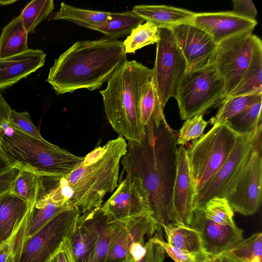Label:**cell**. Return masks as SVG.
Returning <instances> with one entry per match:
<instances>
[{"mask_svg":"<svg viewBox=\"0 0 262 262\" xmlns=\"http://www.w3.org/2000/svg\"><path fill=\"white\" fill-rule=\"evenodd\" d=\"M177 135L159 106L145 126L142 141H127V150L121 160L126 175L141 180L152 216L161 227L178 225L173 205Z\"/></svg>","mask_w":262,"mask_h":262,"instance_id":"obj_1","label":"cell"},{"mask_svg":"<svg viewBox=\"0 0 262 262\" xmlns=\"http://www.w3.org/2000/svg\"><path fill=\"white\" fill-rule=\"evenodd\" d=\"M126 150L127 142L121 136L96 147L70 173L55 177L53 198L77 207L81 214L101 207L105 195L118 186L120 164Z\"/></svg>","mask_w":262,"mask_h":262,"instance_id":"obj_2","label":"cell"},{"mask_svg":"<svg viewBox=\"0 0 262 262\" xmlns=\"http://www.w3.org/2000/svg\"><path fill=\"white\" fill-rule=\"evenodd\" d=\"M123 41H78L54 60L47 81L57 95L99 89L127 60Z\"/></svg>","mask_w":262,"mask_h":262,"instance_id":"obj_3","label":"cell"},{"mask_svg":"<svg viewBox=\"0 0 262 262\" xmlns=\"http://www.w3.org/2000/svg\"><path fill=\"white\" fill-rule=\"evenodd\" d=\"M152 75V69L126 60L107 81L106 88L100 91L109 123L127 141L142 140L145 127L141 120L140 101Z\"/></svg>","mask_w":262,"mask_h":262,"instance_id":"obj_4","label":"cell"},{"mask_svg":"<svg viewBox=\"0 0 262 262\" xmlns=\"http://www.w3.org/2000/svg\"><path fill=\"white\" fill-rule=\"evenodd\" d=\"M0 154L11 167L56 176L68 174L83 159L45 139L18 130L7 122L0 128Z\"/></svg>","mask_w":262,"mask_h":262,"instance_id":"obj_5","label":"cell"},{"mask_svg":"<svg viewBox=\"0 0 262 262\" xmlns=\"http://www.w3.org/2000/svg\"><path fill=\"white\" fill-rule=\"evenodd\" d=\"M237 136L226 123H217L186 149L195 196L226 161Z\"/></svg>","mask_w":262,"mask_h":262,"instance_id":"obj_6","label":"cell"},{"mask_svg":"<svg viewBox=\"0 0 262 262\" xmlns=\"http://www.w3.org/2000/svg\"><path fill=\"white\" fill-rule=\"evenodd\" d=\"M226 98L224 81L211 65L186 72L179 83L175 99L181 118L186 120L205 114Z\"/></svg>","mask_w":262,"mask_h":262,"instance_id":"obj_7","label":"cell"},{"mask_svg":"<svg viewBox=\"0 0 262 262\" xmlns=\"http://www.w3.org/2000/svg\"><path fill=\"white\" fill-rule=\"evenodd\" d=\"M80 215L76 206L57 214L35 234L25 239L13 262H50L62 242L71 236Z\"/></svg>","mask_w":262,"mask_h":262,"instance_id":"obj_8","label":"cell"},{"mask_svg":"<svg viewBox=\"0 0 262 262\" xmlns=\"http://www.w3.org/2000/svg\"><path fill=\"white\" fill-rule=\"evenodd\" d=\"M152 78L164 108L171 97L175 98L179 83L187 70L185 58L169 29H159Z\"/></svg>","mask_w":262,"mask_h":262,"instance_id":"obj_9","label":"cell"},{"mask_svg":"<svg viewBox=\"0 0 262 262\" xmlns=\"http://www.w3.org/2000/svg\"><path fill=\"white\" fill-rule=\"evenodd\" d=\"M261 123L257 129L250 158L225 198L233 211L246 216L257 212L261 203Z\"/></svg>","mask_w":262,"mask_h":262,"instance_id":"obj_10","label":"cell"},{"mask_svg":"<svg viewBox=\"0 0 262 262\" xmlns=\"http://www.w3.org/2000/svg\"><path fill=\"white\" fill-rule=\"evenodd\" d=\"M259 37L248 31L217 44L214 67L223 80L227 97L239 82L251 58Z\"/></svg>","mask_w":262,"mask_h":262,"instance_id":"obj_11","label":"cell"},{"mask_svg":"<svg viewBox=\"0 0 262 262\" xmlns=\"http://www.w3.org/2000/svg\"><path fill=\"white\" fill-rule=\"evenodd\" d=\"M256 133L257 130L238 135L235 146L226 161L195 196L193 210L202 207L213 198L226 197L250 158Z\"/></svg>","mask_w":262,"mask_h":262,"instance_id":"obj_12","label":"cell"},{"mask_svg":"<svg viewBox=\"0 0 262 262\" xmlns=\"http://www.w3.org/2000/svg\"><path fill=\"white\" fill-rule=\"evenodd\" d=\"M101 208L109 224L145 215L152 216L148 195L141 180L127 175Z\"/></svg>","mask_w":262,"mask_h":262,"instance_id":"obj_13","label":"cell"},{"mask_svg":"<svg viewBox=\"0 0 262 262\" xmlns=\"http://www.w3.org/2000/svg\"><path fill=\"white\" fill-rule=\"evenodd\" d=\"M169 29L185 58L186 72L213 65L217 45L206 32L191 24L179 25Z\"/></svg>","mask_w":262,"mask_h":262,"instance_id":"obj_14","label":"cell"},{"mask_svg":"<svg viewBox=\"0 0 262 262\" xmlns=\"http://www.w3.org/2000/svg\"><path fill=\"white\" fill-rule=\"evenodd\" d=\"M189 226L199 232L205 252L213 255L222 254L244 239L242 229L210 220L201 208L193 210Z\"/></svg>","mask_w":262,"mask_h":262,"instance_id":"obj_15","label":"cell"},{"mask_svg":"<svg viewBox=\"0 0 262 262\" xmlns=\"http://www.w3.org/2000/svg\"><path fill=\"white\" fill-rule=\"evenodd\" d=\"M191 24L206 32L217 45L233 36L252 32L257 23L239 16L232 11L196 13Z\"/></svg>","mask_w":262,"mask_h":262,"instance_id":"obj_16","label":"cell"},{"mask_svg":"<svg viewBox=\"0 0 262 262\" xmlns=\"http://www.w3.org/2000/svg\"><path fill=\"white\" fill-rule=\"evenodd\" d=\"M195 192L186 149L177 148V168L173 191V205L178 225L189 226L193 213Z\"/></svg>","mask_w":262,"mask_h":262,"instance_id":"obj_17","label":"cell"},{"mask_svg":"<svg viewBox=\"0 0 262 262\" xmlns=\"http://www.w3.org/2000/svg\"><path fill=\"white\" fill-rule=\"evenodd\" d=\"M107 219L101 207L81 214L70 237L75 262H90L100 231Z\"/></svg>","mask_w":262,"mask_h":262,"instance_id":"obj_18","label":"cell"},{"mask_svg":"<svg viewBox=\"0 0 262 262\" xmlns=\"http://www.w3.org/2000/svg\"><path fill=\"white\" fill-rule=\"evenodd\" d=\"M159 226L151 215L122 222V228L111 243L105 262H125L130 245L134 242L145 243V237L152 236Z\"/></svg>","mask_w":262,"mask_h":262,"instance_id":"obj_19","label":"cell"},{"mask_svg":"<svg viewBox=\"0 0 262 262\" xmlns=\"http://www.w3.org/2000/svg\"><path fill=\"white\" fill-rule=\"evenodd\" d=\"M46 57L42 50L29 49L22 53L0 58V90L13 85L42 67Z\"/></svg>","mask_w":262,"mask_h":262,"instance_id":"obj_20","label":"cell"},{"mask_svg":"<svg viewBox=\"0 0 262 262\" xmlns=\"http://www.w3.org/2000/svg\"><path fill=\"white\" fill-rule=\"evenodd\" d=\"M132 10L144 21L152 23L159 29H170L179 25L191 24L196 13L165 5H136Z\"/></svg>","mask_w":262,"mask_h":262,"instance_id":"obj_21","label":"cell"},{"mask_svg":"<svg viewBox=\"0 0 262 262\" xmlns=\"http://www.w3.org/2000/svg\"><path fill=\"white\" fill-rule=\"evenodd\" d=\"M32 205L10 190L0 196V246L11 237Z\"/></svg>","mask_w":262,"mask_h":262,"instance_id":"obj_22","label":"cell"},{"mask_svg":"<svg viewBox=\"0 0 262 262\" xmlns=\"http://www.w3.org/2000/svg\"><path fill=\"white\" fill-rule=\"evenodd\" d=\"M254 94H262V42L259 38L239 82L228 96Z\"/></svg>","mask_w":262,"mask_h":262,"instance_id":"obj_23","label":"cell"},{"mask_svg":"<svg viewBox=\"0 0 262 262\" xmlns=\"http://www.w3.org/2000/svg\"><path fill=\"white\" fill-rule=\"evenodd\" d=\"M27 32L19 15L3 28L0 36V58L28 50Z\"/></svg>","mask_w":262,"mask_h":262,"instance_id":"obj_24","label":"cell"},{"mask_svg":"<svg viewBox=\"0 0 262 262\" xmlns=\"http://www.w3.org/2000/svg\"><path fill=\"white\" fill-rule=\"evenodd\" d=\"M111 12L94 11L75 7L61 3L57 12L50 15L48 20H64L91 29L93 27L106 21Z\"/></svg>","mask_w":262,"mask_h":262,"instance_id":"obj_25","label":"cell"},{"mask_svg":"<svg viewBox=\"0 0 262 262\" xmlns=\"http://www.w3.org/2000/svg\"><path fill=\"white\" fill-rule=\"evenodd\" d=\"M144 21L132 10L123 12H111L106 21L93 27L91 29L99 31L107 38L117 40L130 34Z\"/></svg>","mask_w":262,"mask_h":262,"instance_id":"obj_26","label":"cell"},{"mask_svg":"<svg viewBox=\"0 0 262 262\" xmlns=\"http://www.w3.org/2000/svg\"><path fill=\"white\" fill-rule=\"evenodd\" d=\"M163 228L169 244L192 255L205 252L200 235L195 229L182 225Z\"/></svg>","mask_w":262,"mask_h":262,"instance_id":"obj_27","label":"cell"},{"mask_svg":"<svg viewBox=\"0 0 262 262\" xmlns=\"http://www.w3.org/2000/svg\"><path fill=\"white\" fill-rule=\"evenodd\" d=\"M70 207L49 199L35 201L32 205L25 238L33 235L55 215Z\"/></svg>","mask_w":262,"mask_h":262,"instance_id":"obj_28","label":"cell"},{"mask_svg":"<svg viewBox=\"0 0 262 262\" xmlns=\"http://www.w3.org/2000/svg\"><path fill=\"white\" fill-rule=\"evenodd\" d=\"M262 101V94L228 96L219 105L217 113L209 122L213 125L217 123H225L236 115Z\"/></svg>","mask_w":262,"mask_h":262,"instance_id":"obj_29","label":"cell"},{"mask_svg":"<svg viewBox=\"0 0 262 262\" xmlns=\"http://www.w3.org/2000/svg\"><path fill=\"white\" fill-rule=\"evenodd\" d=\"M221 254L244 262H261L262 233L257 232L243 239Z\"/></svg>","mask_w":262,"mask_h":262,"instance_id":"obj_30","label":"cell"},{"mask_svg":"<svg viewBox=\"0 0 262 262\" xmlns=\"http://www.w3.org/2000/svg\"><path fill=\"white\" fill-rule=\"evenodd\" d=\"M54 8L53 0H33L26 6L20 16L28 34L34 33L37 26L49 16Z\"/></svg>","mask_w":262,"mask_h":262,"instance_id":"obj_31","label":"cell"},{"mask_svg":"<svg viewBox=\"0 0 262 262\" xmlns=\"http://www.w3.org/2000/svg\"><path fill=\"white\" fill-rule=\"evenodd\" d=\"M261 102L246 108L225 123L238 135L255 132L261 123Z\"/></svg>","mask_w":262,"mask_h":262,"instance_id":"obj_32","label":"cell"},{"mask_svg":"<svg viewBox=\"0 0 262 262\" xmlns=\"http://www.w3.org/2000/svg\"><path fill=\"white\" fill-rule=\"evenodd\" d=\"M159 39V29L152 23L146 22L134 29L123 41L125 52L135 53L144 47L157 43Z\"/></svg>","mask_w":262,"mask_h":262,"instance_id":"obj_33","label":"cell"},{"mask_svg":"<svg viewBox=\"0 0 262 262\" xmlns=\"http://www.w3.org/2000/svg\"><path fill=\"white\" fill-rule=\"evenodd\" d=\"M38 189L37 174L28 169L20 168L10 191L22 200L33 204Z\"/></svg>","mask_w":262,"mask_h":262,"instance_id":"obj_34","label":"cell"},{"mask_svg":"<svg viewBox=\"0 0 262 262\" xmlns=\"http://www.w3.org/2000/svg\"><path fill=\"white\" fill-rule=\"evenodd\" d=\"M205 216L210 220L226 225L235 226L234 213L224 198L214 197L201 207Z\"/></svg>","mask_w":262,"mask_h":262,"instance_id":"obj_35","label":"cell"},{"mask_svg":"<svg viewBox=\"0 0 262 262\" xmlns=\"http://www.w3.org/2000/svg\"><path fill=\"white\" fill-rule=\"evenodd\" d=\"M122 223L109 224L107 221L101 228L90 262H105L111 243L120 232Z\"/></svg>","mask_w":262,"mask_h":262,"instance_id":"obj_36","label":"cell"},{"mask_svg":"<svg viewBox=\"0 0 262 262\" xmlns=\"http://www.w3.org/2000/svg\"><path fill=\"white\" fill-rule=\"evenodd\" d=\"M32 207L11 237L0 246V262H13L16 253L25 239Z\"/></svg>","mask_w":262,"mask_h":262,"instance_id":"obj_37","label":"cell"},{"mask_svg":"<svg viewBox=\"0 0 262 262\" xmlns=\"http://www.w3.org/2000/svg\"><path fill=\"white\" fill-rule=\"evenodd\" d=\"M203 116L186 120L177 135V145L184 146L189 141L198 139L203 135L204 130L209 122L205 121Z\"/></svg>","mask_w":262,"mask_h":262,"instance_id":"obj_38","label":"cell"},{"mask_svg":"<svg viewBox=\"0 0 262 262\" xmlns=\"http://www.w3.org/2000/svg\"><path fill=\"white\" fill-rule=\"evenodd\" d=\"M159 106L161 105L158 95L156 83L152 77L144 90L140 101V117L142 124L144 127L155 111Z\"/></svg>","mask_w":262,"mask_h":262,"instance_id":"obj_39","label":"cell"},{"mask_svg":"<svg viewBox=\"0 0 262 262\" xmlns=\"http://www.w3.org/2000/svg\"><path fill=\"white\" fill-rule=\"evenodd\" d=\"M8 123L13 128L28 135L38 139H44L39 129L32 122L30 115L27 112H17L12 110Z\"/></svg>","mask_w":262,"mask_h":262,"instance_id":"obj_40","label":"cell"},{"mask_svg":"<svg viewBox=\"0 0 262 262\" xmlns=\"http://www.w3.org/2000/svg\"><path fill=\"white\" fill-rule=\"evenodd\" d=\"M162 233L161 227L159 226L154 235L151 238L154 242L159 244L175 262H193L194 255L187 254L164 242Z\"/></svg>","mask_w":262,"mask_h":262,"instance_id":"obj_41","label":"cell"},{"mask_svg":"<svg viewBox=\"0 0 262 262\" xmlns=\"http://www.w3.org/2000/svg\"><path fill=\"white\" fill-rule=\"evenodd\" d=\"M146 249L144 256L136 262H163L165 251L158 243L151 238L144 244Z\"/></svg>","mask_w":262,"mask_h":262,"instance_id":"obj_42","label":"cell"},{"mask_svg":"<svg viewBox=\"0 0 262 262\" xmlns=\"http://www.w3.org/2000/svg\"><path fill=\"white\" fill-rule=\"evenodd\" d=\"M232 12L235 14L250 20H255L256 9L250 0H233Z\"/></svg>","mask_w":262,"mask_h":262,"instance_id":"obj_43","label":"cell"},{"mask_svg":"<svg viewBox=\"0 0 262 262\" xmlns=\"http://www.w3.org/2000/svg\"><path fill=\"white\" fill-rule=\"evenodd\" d=\"M19 172V168L11 167L0 173V196L11 190Z\"/></svg>","mask_w":262,"mask_h":262,"instance_id":"obj_44","label":"cell"},{"mask_svg":"<svg viewBox=\"0 0 262 262\" xmlns=\"http://www.w3.org/2000/svg\"><path fill=\"white\" fill-rule=\"evenodd\" d=\"M70 237L66 238L61 244L52 258L54 262H75L73 255Z\"/></svg>","mask_w":262,"mask_h":262,"instance_id":"obj_45","label":"cell"},{"mask_svg":"<svg viewBox=\"0 0 262 262\" xmlns=\"http://www.w3.org/2000/svg\"><path fill=\"white\" fill-rule=\"evenodd\" d=\"M11 108L0 94V127L4 122L8 123Z\"/></svg>","mask_w":262,"mask_h":262,"instance_id":"obj_46","label":"cell"},{"mask_svg":"<svg viewBox=\"0 0 262 262\" xmlns=\"http://www.w3.org/2000/svg\"><path fill=\"white\" fill-rule=\"evenodd\" d=\"M193 262H221V255H213L203 252L194 255Z\"/></svg>","mask_w":262,"mask_h":262,"instance_id":"obj_47","label":"cell"},{"mask_svg":"<svg viewBox=\"0 0 262 262\" xmlns=\"http://www.w3.org/2000/svg\"><path fill=\"white\" fill-rule=\"evenodd\" d=\"M11 167L9 165L7 162L0 154V173L7 170Z\"/></svg>","mask_w":262,"mask_h":262,"instance_id":"obj_48","label":"cell"},{"mask_svg":"<svg viewBox=\"0 0 262 262\" xmlns=\"http://www.w3.org/2000/svg\"><path fill=\"white\" fill-rule=\"evenodd\" d=\"M221 255V262H244L242 260L233 258L224 254Z\"/></svg>","mask_w":262,"mask_h":262,"instance_id":"obj_49","label":"cell"},{"mask_svg":"<svg viewBox=\"0 0 262 262\" xmlns=\"http://www.w3.org/2000/svg\"><path fill=\"white\" fill-rule=\"evenodd\" d=\"M17 0H0V5L6 6L9 5H12L13 3L16 2Z\"/></svg>","mask_w":262,"mask_h":262,"instance_id":"obj_50","label":"cell"},{"mask_svg":"<svg viewBox=\"0 0 262 262\" xmlns=\"http://www.w3.org/2000/svg\"><path fill=\"white\" fill-rule=\"evenodd\" d=\"M50 262H54V261L53 259H52L50 260Z\"/></svg>","mask_w":262,"mask_h":262,"instance_id":"obj_51","label":"cell"}]
</instances>
